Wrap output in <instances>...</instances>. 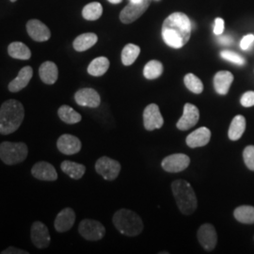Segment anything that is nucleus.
Returning <instances> with one entry per match:
<instances>
[{
	"instance_id": "2",
	"label": "nucleus",
	"mask_w": 254,
	"mask_h": 254,
	"mask_svg": "<svg viewBox=\"0 0 254 254\" xmlns=\"http://www.w3.org/2000/svg\"><path fill=\"white\" fill-rule=\"evenodd\" d=\"M25 117V109L17 100L9 99L0 108V134L9 135L21 127Z\"/></svg>"
},
{
	"instance_id": "26",
	"label": "nucleus",
	"mask_w": 254,
	"mask_h": 254,
	"mask_svg": "<svg viewBox=\"0 0 254 254\" xmlns=\"http://www.w3.org/2000/svg\"><path fill=\"white\" fill-rule=\"evenodd\" d=\"M9 56L16 60L27 61L31 58V51L25 44L21 42H13L8 47Z\"/></svg>"
},
{
	"instance_id": "30",
	"label": "nucleus",
	"mask_w": 254,
	"mask_h": 254,
	"mask_svg": "<svg viewBox=\"0 0 254 254\" xmlns=\"http://www.w3.org/2000/svg\"><path fill=\"white\" fill-rule=\"evenodd\" d=\"M140 53V48L136 45L128 44L125 46L122 52V63L126 66H129L135 63L138 55Z\"/></svg>"
},
{
	"instance_id": "33",
	"label": "nucleus",
	"mask_w": 254,
	"mask_h": 254,
	"mask_svg": "<svg viewBox=\"0 0 254 254\" xmlns=\"http://www.w3.org/2000/svg\"><path fill=\"white\" fill-rule=\"evenodd\" d=\"M184 82H185L186 87L190 91H192L193 93L200 94L203 91V84H202V82L200 81L199 77H197L193 73H188L185 76V78H184Z\"/></svg>"
},
{
	"instance_id": "42",
	"label": "nucleus",
	"mask_w": 254,
	"mask_h": 254,
	"mask_svg": "<svg viewBox=\"0 0 254 254\" xmlns=\"http://www.w3.org/2000/svg\"><path fill=\"white\" fill-rule=\"evenodd\" d=\"M142 0H130V2H134V3H139L141 2Z\"/></svg>"
},
{
	"instance_id": "38",
	"label": "nucleus",
	"mask_w": 254,
	"mask_h": 254,
	"mask_svg": "<svg viewBox=\"0 0 254 254\" xmlns=\"http://www.w3.org/2000/svg\"><path fill=\"white\" fill-rule=\"evenodd\" d=\"M224 30V20L222 18H217L215 20L214 33L216 35H221Z\"/></svg>"
},
{
	"instance_id": "25",
	"label": "nucleus",
	"mask_w": 254,
	"mask_h": 254,
	"mask_svg": "<svg viewBox=\"0 0 254 254\" xmlns=\"http://www.w3.org/2000/svg\"><path fill=\"white\" fill-rule=\"evenodd\" d=\"M246 129V119L242 115H236L229 128L228 136L231 140H238L243 136Z\"/></svg>"
},
{
	"instance_id": "27",
	"label": "nucleus",
	"mask_w": 254,
	"mask_h": 254,
	"mask_svg": "<svg viewBox=\"0 0 254 254\" xmlns=\"http://www.w3.org/2000/svg\"><path fill=\"white\" fill-rule=\"evenodd\" d=\"M109 61L106 57H99L94 59L88 67V73L92 76H102L108 72Z\"/></svg>"
},
{
	"instance_id": "36",
	"label": "nucleus",
	"mask_w": 254,
	"mask_h": 254,
	"mask_svg": "<svg viewBox=\"0 0 254 254\" xmlns=\"http://www.w3.org/2000/svg\"><path fill=\"white\" fill-rule=\"evenodd\" d=\"M241 105L244 108H251L254 106V91H247L245 92L240 100Z\"/></svg>"
},
{
	"instance_id": "17",
	"label": "nucleus",
	"mask_w": 254,
	"mask_h": 254,
	"mask_svg": "<svg viewBox=\"0 0 254 254\" xmlns=\"http://www.w3.org/2000/svg\"><path fill=\"white\" fill-rule=\"evenodd\" d=\"M28 35L36 42H46L50 39V29L43 22L37 19L29 20L27 24Z\"/></svg>"
},
{
	"instance_id": "12",
	"label": "nucleus",
	"mask_w": 254,
	"mask_h": 254,
	"mask_svg": "<svg viewBox=\"0 0 254 254\" xmlns=\"http://www.w3.org/2000/svg\"><path fill=\"white\" fill-rule=\"evenodd\" d=\"M144 127L148 131H153L163 127L164 119L159 108L155 104H151L146 107L143 111Z\"/></svg>"
},
{
	"instance_id": "10",
	"label": "nucleus",
	"mask_w": 254,
	"mask_h": 254,
	"mask_svg": "<svg viewBox=\"0 0 254 254\" xmlns=\"http://www.w3.org/2000/svg\"><path fill=\"white\" fill-rule=\"evenodd\" d=\"M190 164V158L185 154H171L162 160L161 166L168 173H180Z\"/></svg>"
},
{
	"instance_id": "39",
	"label": "nucleus",
	"mask_w": 254,
	"mask_h": 254,
	"mask_svg": "<svg viewBox=\"0 0 254 254\" xmlns=\"http://www.w3.org/2000/svg\"><path fill=\"white\" fill-rule=\"evenodd\" d=\"M1 254H28V252L21 250V249L14 248V247H9L8 249H6L5 251H3Z\"/></svg>"
},
{
	"instance_id": "23",
	"label": "nucleus",
	"mask_w": 254,
	"mask_h": 254,
	"mask_svg": "<svg viewBox=\"0 0 254 254\" xmlns=\"http://www.w3.org/2000/svg\"><path fill=\"white\" fill-rule=\"evenodd\" d=\"M98 41V37L94 33H84L76 37L73 41V48L77 52H83L94 46Z\"/></svg>"
},
{
	"instance_id": "8",
	"label": "nucleus",
	"mask_w": 254,
	"mask_h": 254,
	"mask_svg": "<svg viewBox=\"0 0 254 254\" xmlns=\"http://www.w3.org/2000/svg\"><path fill=\"white\" fill-rule=\"evenodd\" d=\"M150 5V0H142L139 3L130 2L120 13V19L125 24H130L139 18Z\"/></svg>"
},
{
	"instance_id": "22",
	"label": "nucleus",
	"mask_w": 254,
	"mask_h": 254,
	"mask_svg": "<svg viewBox=\"0 0 254 254\" xmlns=\"http://www.w3.org/2000/svg\"><path fill=\"white\" fill-rule=\"evenodd\" d=\"M39 74L44 83L47 85H53L59 77L58 66L52 62H45L40 66Z\"/></svg>"
},
{
	"instance_id": "41",
	"label": "nucleus",
	"mask_w": 254,
	"mask_h": 254,
	"mask_svg": "<svg viewBox=\"0 0 254 254\" xmlns=\"http://www.w3.org/2000/svg\"><path fill=\"white\" fill-rule=\"evenodd\" d=\"M109 1L112 4H119V3L122 2V0H109Z\"/></svg>"
},
{
	"instance_id": "7",
	"label": "nucleus",
	"mask_w": 254,
	"mask_h": 254,
	"mask_svg": "<svg viewBox=\"0 0 254 254\" xmlns=\"http://www.w3.org/2000/svg\"><path fill=\"white\" fill-rule=\"evenodd\" d=\"M121 164L117 160L103 156L95 163V171L98 174L108 181H113L118 177L121 172Z\"/></svg>"
},
{
	"instance_id": "14",
	"label": "nucleus",
	"mask_w": 254,
	"mask_h": 254,
	"mask_svg": "<svg viewBox=\"0 0 254 254\" xmlns=\"http://www.w3.org/2000/svg\"><path fill=\"white\" fill-rule=\"evenodd\" d=\"M74 100L77 105L91 109L98 108L101 104L99 93L91 88H84L76 91L74 94Z\"/></svg>"
},
{
	"instance_id": "24",
	"label": "nucleus",
	"mask_w": 254,
	"mask_h": 254,
	"mask_svg": "<svg viewBox=\"0 0 254 254\" xmlns=\"http://www.w3.org/2000/svg\"><path fill=\"white\" fill-rule=\"evenodd\" d=\"M61 169L65 174L74 180L82 178L86 172V167L84 165L69 160L64 161L61 165Z\"/></svg>"
},
{
	"instance_id": "15",
	"label": "nucleus",
	"mask_w": 254,
	"mask_h": 254,
	"mask_svg": "<svg viewBox=\"0 0 254 254\" xmlns=\"http://www.w3.org/2000/svg\"><path fill=\"white\" fill-rule=\"evenodd\" d=\"M57 147L61 153L72 155L80 152L82 144L80 139L77 136L70 134H64L58 138Z\"/></svg>"
},
{
	"instance_id": "43",
	"label": "nucleus",
	"mask_w": 254,
	"mask_h": 254,
	"mask_svg": "<svg viewBox=\"0 0 254 254\" xmlns=\"http://www.w3.org/2000/svg\"><path fill=\"white\" fill-rule=\"evenodd\" d=\"M11 2H15V1H17V0H10Z\"/></svg>"
},
{
	"instance_id": "19",
	"label": "nucleus",
	"mask_w": 254,
	"mask_h": 254,
	"mask_svg": "<svg viewBox=\"0 0 254 254\" xmlns=\"http://www.w3.org/2000/svg\"><path fill=\"white\" fill-rule=\"evenodd\" d=\"M33 75V70L30 66H25L19 71L18 75L12 80L9 82L8 89L10 92H18L25 89L28 85L29 81L31 80Z\"/></svg>"
},
{
	"instance_id": "31",
	"label": "nucleus",
	"mask_w": 254,
	"mask_h": 254,
	"mask_svg": "<svg viewBox=\"0 0 254 254\" xmlns=\"http://www.w3.org/2000/svg\"><path fill=\"white\" fill-rule=\"evenodd\" d=\"M103 13V7L98 2H92L84 7L82 10V15L86 20L95 21L101 17Z\"/></svg>"
},
{
	"instance_id": "35",
	"label": "nucleus",
	"mask_w": 254,
	"mask_h": 254,
	"mask_svg": "<svg viewBox=\"0 0 254 254\" xmlns=\"http://www.w3.org/2000/svg\"><path fill=\"white\" fill-rule=\"evenodd\" d=\"M243 158L249 170L254 172V146H247L243 152Z\"/></svg>"
},
{
	"instance_id": "40",
	"label": "nucleus",
	"mask_w": 254,
	"mask_h": 254,
	"mask_svg": "<svg viewBox=\"0 0 254 254\" xmlns=\"http://www.w3.org/2000/svg\"><path fill=\"white\" fill-rule=\"evenodd\" d=\"M218 42H219L221 45H223V46H230V45L233 43V40H232L230 37L224 36L221 37V38L218 40Z\"/></svg>"
},
{
	"instance_id": "21",
	"label": "nucleus",
	"mask_w": 254,
	"mask_h": 254,
	"mask_svg": "<svg viewBox=\"0 0 254 254\" xmlns=\"http://www.w3.org/2000/svg\"><path fill=\"white\" fill-rule=\"evenodd\" d=\"M234 81L233 73L228 71H220L216 73L214 77V87L215 90L220 95L227 94L230 87Z\"/></svg>"
},
{
	"instance_id": "34",
	"label": "nucleus",
	"mask_w": 254,
	"mask_h": 254,
	"mask_svg": "<svg viewBox=\"0 0 254 254\" xmlns=\"http://www.w3.org/2000/svg\"><path fill=\"white\" fill-rule=\"evenodd\" d=\"M220 56L222 59L226 60L228 62H231L233 64H238V65H243L245 64V60L244 58H242L240 55L232 52V51H228V50H224L220 52Z\"/></svg>"
},
{
	"instance_id": "5",
	"label": "nucleus",
	"mask_w": 254,
	"mask_h": 254,
	"mask_svg": "<svg viewBox=\"0 0 254 254\" xmlns=\"http://www.w3.org/2000/svg\"><path fill=\"white\" fill-rule=\"evenodd\" d=\"M28 148L24 142L4 141L0 144V159L6 165H16L26 160Z\"/></svg>"
},
{
	"instance_id": "16",
	"label": "nucleus",
	"mask_w": 254,
	"mask_h": 254,
	"mask_svg": "<svg viewBox=\"0 0 254 254\" xmlns=\"http://www.w3.org/2000/svg\"><path fill=\"white\" fill-rule=\"evenodd\" d=\"M31 174L41 181L53 182L58 179V173L54 166L46 161L37 162L31 169Z\"/></svg>"
},
{
	"instance_id": "18",
	"label": "nucleus",
	"mask_w": 254,
	"mask_h": 254,
	"mask_svg": "<svg viewBox=\"0 0 254 254\" xmlns=\"http://www.w3.org/2000/svg\"><path fill=\"white\" fill-rule=\"evenodd\" d=\"M75 222V213L72 208H64L58 214L54 226L57 232L65 233L73 228Z\"/></svg>"
},
{
	"instance_id": "44",
	"label": "nucleus",
	"mask_w": 254,
	"mask_h": 254,
	"mask_svg": "<svg viewBox=\"0 0 254 254\" xmlns=\"http://www.w3.org/2000/svg\"><path fill=\"white\" fill-rule=\"evenodd\" d=\"M156 1H158V0H156Z\"/></svg>"
},
{
	"instance_id": "9",
	"label": "nucleus",
	"mask_w": 254,
	"mask_h": 254,
	"mask_svg": "<svg viewBox=\"0 0 254 254\" xmlns=\"http://www.w3.org/2000/svg\"><path fill=\"white\" fill-rule=\"evenodd\" d=\"M30 237L33 245L40 250L46 249L50 245L51 242V237L48 228L41 221H35L31 225Z\"/></svg>"
},
{
	"instance_id": "13",
	"label": "nucleus",
	"mask_w": 254,
	"mask_h": 254,
	"mask_svg": "<svg viewBox=\"0 0 254 254\" xmlns=\"http://www.w3.org/2000/svg\"><path fill=\"white\" fill-rule=\"evenodd\" d=\"M197 237L200 246L207 252L213 251L218 243V235L216 229L208 223L200 226Z\"/></svg>"
},
{
	"instance_id": "28",
	"label": "nucleus",
	"mask_w": 254,
	"mask_h": 254,
	"mask_svg": "<svg viewBox=\"0 0 254 254\" xmlns=\"http://www.w3.org/2000/svg\"><path fill=\"white\" fill-rule=\"evenodd\" d=\"M58 115L60 119L67 125H74L79 123L82 120L81 115L76 112L73 108L64 105L58 110Z\"/></svg>"
},
{
	"instance_id": "29",
	"label": "nucleus",
	"mask_w": 254,
	"mask_h": 254,
	"mask_svg": "<svg viewBox=\"0 0 254 254\" xmlns=\"http://www.w3.org/2000/svg\"><path fill=\"white\" fill-rule=\"evenodd\" d=\"M234 216L241 223L254 224V207L251 205H242L235 210Z\"/></svg>"
},
{
	"instance_id": "3",
	"label": "nucleus",
	"mask_w": 254,
	"mask_h": 254,
	"mask_svg": "<svg viewBox=\"0 0 254 254\" xmlns=\"http://www.w3.org/2000/svg\"><path fill=\"white\" fill-rule=\"evenodd\" d=\"M175 201L182 214L190 216L198 207L196 193L189 182L176 180L172 184Z\"/></svg>"
},
{
	"instance_id": "20",
	"label": "nucleus",
	"mask_w": 254,
	"mask_h": 254,
	"mask_svg": "<svg viewBox=\"0 0 254 254\" xmlns=\"http://www.w3.org/2000/svg\"><path fill=\"white\" fill-rule=\"evenodd\" d=\"M211 138V131L207 127H200L187 137V144L190 148L207 145Z\"/></svg>"
},
{
	"instance_id": "37",
	"label": "nucleus",
	"mask_w": 254,
	"mask_h": 254,
	"mask_svg": "<svg viewBox=\"0 0 254 254\" xmlns=\"http://www.w3.org/2000/svg\"><path fill=\"white\" fill-rule=\"evenodd\" d=\"M254 42V35L253 34H249V35H246L242 40H241V43H240V47L243 49V50H247L249 49V47L253 45V43Z\"/></svg>"
},
{
	"instance_id": "11",
	"label": "nucleus",
	"mask_w": 254,
	"mask_h": 254,
	"mask_svg": "<svg viewBox=\"0 0 254 254\" xmlns=\"http://www.w3.org/2000/svg\"><path fill=\"white\" fill-rule=\"evenodd\" d=\"M200 119L199 109L190 103H187L184 107V113L181 118L177 122L176 127L182 131H187L193 127H195Z\"/></svg>"
},
{
	"instance_id": "6",
	"label": "nucleus",
	"mask_w": 254,
	"mask_h": 254,
	"mask_svg": "<svg viewBox=\"0 0 254 254\" xmlns=\"http://www.w3.org/2000/svg\"><path fill=\"white\" fill-rule=\"evenodd\" d=\"M78 232L86 240L98 241L106 235V228L97 220L83 219L79 223Z\"/></svg>"
},
{
	"instance_id": "4",
	"label": "nucleus",
	"mask_w": 254,
	"mask_h": 254,
	"mask_svg": "<svg viewBox=\"0 0 254 254\" xmlns=\"http://www.w3.org/2000/svg\"><path fill=\"white\" fill-rule=\"evenodd\" d=\"M113 224L119 232L127 236H136L143 231V222L141 218L131 210L120 209L112 218Z\"/></svg>"
},
{
	"instance_id": "32",
	"label": "nucleus",
	"mask_w": 254,
	"mask_h": 254,
	"mask_svg": "<svg viewBox=\"0 0 254 254\" xmlns=\"http://www.w3.org/2000/svg\"><path fill=\"white\" fill-rule=\"evenodd\" d=\"M163 73V65L158 61H150L143 69V74L147 79L158 78Z\"/></svg>"
},
{
	"instance_id": "1",
	"label": "nucleus",
	"mask_w": 254,
	"mask_h": 254,
	"mask_svg": "<svg viewBox=\"0 0 254 254\" xmlns=\"http://www.w3.org/2000/svg\"><path fill=\"white\" fill-rule=\"evenodd\" d=\"M191 36V22L183 12H174L165 19L162 26V37L167 46L175 49L188 44Z\"/></svg>"
}]
</instances>
